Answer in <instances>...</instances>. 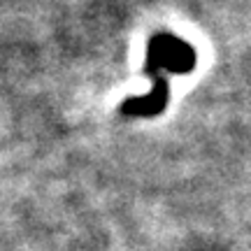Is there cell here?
I'll return each instance as SVG.
<instances>
[{"label": "cell", "instance_id": "obj_1", "mask_svg": "<svg viewBox=\"0 0 251 251\" xmlns=\"http://www.w3.org/2000/svg\"><path fill=\"white\" fill-rule=\"evenodd\" d=\"M196 65L193 47L175 35H156L147 51V72H188Z\"/></svg>", "mask_w": 251, "mask_h": 251}]
</instances>
